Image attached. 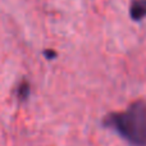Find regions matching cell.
Returning a JSON list of instances; mask_svg holds the SVG:
<instances>
[{"instance_id":"1","label":"cell","mask_w":146,"mask_h":146,"mask_svg":"<svg viewBox=\"0 0 146 146\" xmlns=\"http://www.w3.org/2000/svg\"><path fill=\"white\" fill-rule=\"evenodd\" d=\"M103 123L132 146H146V101H135L127 110L109 114Z\"/></svg>"},{"instance_id":"2","label":"cell","mask_w":146,"mask_h":146,"mask_svg":"<svg viewBox=\"0 0 146 146\" xmlns=\"http://www.w3.org/2000/svg\"><path fill=\"white\" fill-rule=\"evenodd\" d=\"M129 15L133 21H141L146 17V0H133L129 7Z\"/></svg>"},{"instance_id":"3","label":"cell","mask_w":146,"mask_h":146,"mask_svg":"<svg viewBox=\"0 0 146 146\" xmlns=\"http://www.w3.org/2000/svg\"><path fill=\"white\" fill-rule=\"evenodd\" d=\"M30 92H31L30 85L27 82H23L18 88V98L22 99V100H26L28 98V95H30Z\"/></svg>"}]
</instances>
